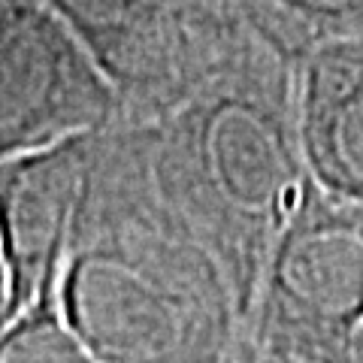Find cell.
<instances>
[{
    "label": "cell",
    "mask_w": 363,
    "mask_h": 363,
    "mask_svg": "<svg viewBox=\"0 0 363 363\" xmlns=\"http://www.w3.org/2000/svg\"><path fill=\"white\" fill-rule=\"evenodd\" d=\"M6 324V267H4V255H0V327Z\"/></svg>",
    "instance_id": "30bf717a"
},
{
    "label": "cell",
    "mask_w": 363,
    "mask_h": 363,
    "mask_svg": "<svg viewBox=\"0 0 363 363\" xmlns=\"http://www.w3.org/2000/svg\"><path fill=\"white\" fill-rule=\"evenodd\" d=\"M230 6L291 70L330 45L363 40V0H230Z\"/></svg>",
    "instance_id": "ba28073f"
},
{
    "label": "cell",
    "mask_w": 363,
    "mask_h": 363,
    "mask_svg": "<svg viewBox=\"0 0 363 363\" xmlns=\"http://www.w3.org/2000/svg\"><path fill=\"white\" fill-rule=\"evenodd\" d=\"M58 297L97 363H227L242 342L221 267L161 197L79 240Z\"/></svg>",
    "instance_id": "7a4b0ae2"
},
{
    "label": "cell",
    "mask_w": 363,
    "mask_h": 363,
    "mask_svg": "<svg viewBox=\"0 0 363 363\" xmlns=\"http://www.w3.org/2000/svg\"><path fill=\"white\" fill-rule=\"evenodd\" d=\"M0 4H4V0H0Z\"/></svg>",
    "instance_id": "4fadbf2b"
},
{
    "label": "cell",
    "mask_w": 363,
    "mask_h": 363,
    "mask_svg": "<svg viewBox=\"0 0 363 363\" xmlns=\"http://www.w3.org/2000/svg\"><path fill=\"white\" fill-rule=\"evenodd\" d=\"M118 97V116L161 121L252 37L230 0H49Z\"/></svg>",
    "instance_id": "277c9868"
},
{
    "label": "cell",
    "mask_w": 363,
    "mask_h": 363,
    "mask_svg": "<svg viewBox=\"0 0 363 363\" xmlns=\"http://www.w3.org/2000/svg\"><path fill=\"white\" fill-rule=\"evenodd\" d=\"M354 363H363V330L357 336V351H354Z\"/></svg>",
    "instance_id": "7c38bea8"
},
{
    "label": "cell",
    "mask_w": 363,
    "mask_h": 363,
    "mask_svg": "<svg viewBox=\"0 0 363 363\" xmlns=\"http://www.w3.org/2000/svg\"><path fill=\"white\" fill-rule=\"evenodd\" d=\"M363 330V203L309 185L269 252L242 348L255 363H354Z\"/></svg>",
    "instance_id": "3957f363"
},
{
    "label": "cell",
    "mask_w": 363,
    "mask_h": 363,
    "mask_svg": "<svg viewBox=\"0 0 363 363\" xmlns=\"http://www.w3.org/2000/svg\"><path fill=\"white\" fill-rule=\"evenodd\" d=\"M85 161V133L0 161V255L6 267V321L58 285L70 255Z\"/></svg>",
    "instance_id": "8992f818"
},
{
    "label": "cell",
    "mask_w": 363,
    "mask_h": 363,
    "mask_svg": "<svg viewBox=\"0 0 363 363\" xmlns=\"http://www.w3.org/2000/svg\"><path fill=\"white\" fill-rule=\"evenodd\" d=\"M118 97L49 0L0 4V161L97 130Z\"/></svg>",
    "instance_id": "5b68a950"
},
{
    "label": "cell",
    "mask_w": 363,
    "mask_h": 363,
    "mask_svg": "<svg viewBox=\"0 0 363 363\" xmlns=\"http://www.w3.org/2000/svg\"><path fill=\"white\" fill-rule=\"evenodd\" d=\"M294 112L312 185L330 200L363 203V40L294 70Z\"/></svg>",
    "instance_id": "52a82bcc"
},
{
    "label": "cell",
    "mask_w": 363,
    "mask_h": 363,
    "mask_svg": "<svg viewBox=\"0 0 363 363\" xmlns=\"http://www.w3.org/2000/svg\"><path fill=\"white\" fill-rule=\"evenodd\" d=\"M58 285L0 327V363H97L64 318Z\"/></svg>",
    "instance_id": "9c48e42d"
},
{
    "label": "cell",
    "mask_w": 363,
    "mask_h": 363,
    "mask_svg": "<svg viewBox=\"0 0 363 363\" xmlns=\"http://www.w3.org/2000/svg\"><path fill=\"white\" fill-rule=\"evenodd\" d=\"M157 194L191 240L221 267L252 315L276 240L309 191L294 70L255 37L161 121H152Z\"/></svg>",
    "instance_id": "6da1fadb"
},
{
    "label": "cell",
    "mask_w": 363,
    "mask_h": 363,
    "mask_svg": "<svg viewBox=\"0 0 363 363\" xmlns=\"http://www.w3.org/2000/svg\"><path fill=\"white\" fill-rule=\"evenodd\" d=\"M227 363H255V357L248 354V351L242 348V342H240V348H236V354H233L230 360H227Z\"/></svg>",
    "instance_id": "8fae6325"
}]
</instances>
